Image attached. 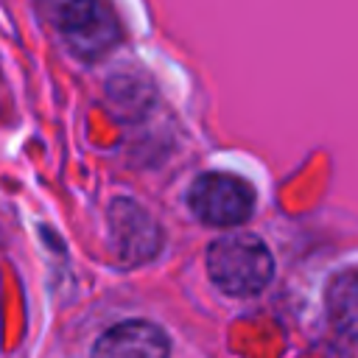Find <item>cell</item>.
Segmentation results:
<instances>
[{"instance_id":"cell-2","label":"cell","mask_w":358,"mask_h":358,"mask_svg":"<svg viewBox=\"0 0 358 358\" xmlns=\"http://www.w3.org/2000/svg\"><path fill=\"white\" fill-rule=\"evenodd\" d=\"M207 274L229 296H255L268 285L274 257L252 232L221 235L207 246Z\"/></svg>"},{"instance_id":"cell-4","label":"cell","mask_w":358,"mask_h":358,"mask_svg":"<svg viewBox=\"0 0 358 358\" xmlns=\"http://www.w3.org/2000/svg\"><path fill=\"white\" fill-rule=\"evenodd\" d=\"M106 229H109V246L123 266H140L154 260L165 243L162 227L157 224V218L143 204L126 196L109 204Z\"/></svg>"},{"instance_id":"cell-5","label":"cell","mask_w":358,"mask_h":358,"mask_svg":"<svg viewBox=\"0 0 358 358\" xmlns=\"http://www.w3.org/2000/svg\"><path fill=\"white\" fill-rule=\"evenodd\" d=\"M171 341L165 330L145 319H126L103 330L90 358H168Z\"/></svg>"},{"instance_id":"cell-1","label":"cell","mask_w":358,"mask_h":358,"mask_svg":"<svg viewBox=\"0 0 358 358\" xmlns=\"http://www.w3.org/2000/svg\"><path fill=\"white\" fill-rule=\"evenodd\" d=\"M64 48L81 62H98L117 48L123 28L112 0H36Z\"/></svg>"},{"instance_id":"cell-3","label":"cell","mask_w":358,"mask_h":358,"mask_svg":"<svg viewBox=\"0 0 358 358\" xmlns=\"http://www.w3.org/2000/svg\"><path fill=\"white\" fill-rule=\"evenodd\" d=\"M190 213L210 227H238L252 218L255 190L246 179L224 171H207L187 190Z\"/></svg>"},{"instance_id":"cell-6","label":"cell","mask_w":358,"mask_h":358,"mask_svg":"<svg viewBox=\"0 0 358 358\" xmlns=\"http://www.w3.org/2000/svg\"><path fill=\"white\" fill-rule=\"evenodd\" d=\"M324 313H327L330 327L341 338L358 341V271L355 268L336 271L327 280Z\"/></svg>"},{"instance_id":"cell-7","label":"cell","mask_w":358,"mask_h":358,"mask_svg":"<svg viewBox=\"0 0 358 358\" xmlns=\"http://www.w3.org/2000/svg\"><path fill=\"white\" fill-rule=\"evenodd\" d=\"M0 350H3V294H0Z\"/></svg>"}]
</instances>
